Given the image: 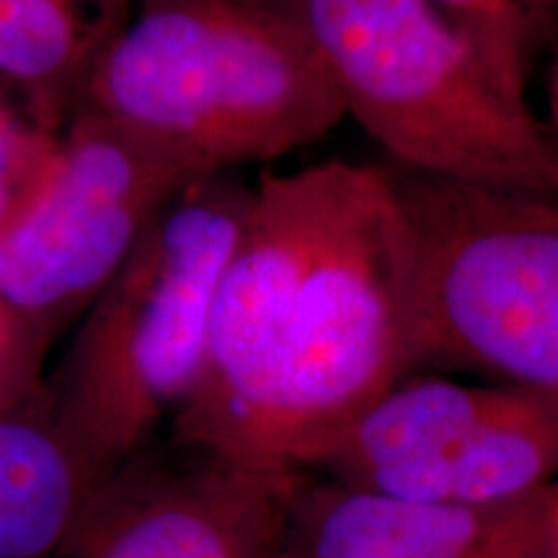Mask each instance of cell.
Masks as SVG:
<instances>
[{"mask_svg": "<svg viewBox=\"0 0 558 558\" xmlns=\"http://www.w3.org/2000/svg\"><path fill=\"white\" fill-rule=\"evenodd\" d=\"M47 349L0 295V414L47 403Z\"/></svg>", "mask_w": 558, "mask_h": 558, "instance_id": "14", "label": "cell"}, {"mask_svg": "<svg viewBox=\"0 0 558 558\" xmlns=\"http://www.w3.org/2000/svg\"><path fill=\"white\" fill-rule=\"evenodd\" d=\"M305 478L179 442L143 450L104 481L60 558H290Z\"/></svg>", "mask_w": 558, "mask_h": 558, "instance_id": "8", "label": "cell"}, {"mask_svg": "<svg viewBox=\"0 0 558 558\" xmlns=\"http://www.w3.org/2000/svg\"><path fill=\"white\" fill-rule=\"evenodd\" d=\"M393 169L558 192V150L429 0H279Z\"/></svg>", "mask_w": 558, "mask_h": 558, "instance_id": "4", "label": "cell"}, {"mask_svg": "<svg viewBox=\"0 0 558 558\" xmlns=\"http://www.w3.org/2000/svg\"><path fill=\"white\" fill-rule=\"evenodd\" d=\"M241 173L179 192L104 284L58 369L47 407L70 442L111 476L148 450L197 383L209 311L251 202Z\"/></svg>", "mask_w": 558, "mask_h": 558, "instance_id": "3", "label": "cell"}, {"mask_svg": "<svg viewBox=\"0 0 558 558\" xmlns=\"http://www.w3.org/2000/svg\"><path fill=\"white\" fill-rule=\"evenodd\" d=\"M135 0H0V83L50 132L78 114Z\"/></svg>", "mask_w": 558, "mask_h": 558, "instance_id": "10", "label": "cell"}, {"mask_svg": "<svg viewBox=\"0 0 558 558\" xmlns=\"http://www.w3.org/2000/svg\"><path fill=\"white\" fill-rule=\"evenodd\" d=\"M409 243L383 163L262 171L171 442L256 471H318L414 375Z\"/></svg>", "mask_w": 558, "mask_h": 558, "instance_id": "1", "label": "cell"}, {"mask_svg": "<svg viewBox=\"0 0 558 558\" xmlns=\"http://www.w3.org/2000/svg\"><path fill=\"white\" fill-rule=\"evenodd\" d=\"M58 140L60 132L45 130L16 104L0 99V233L37 194Z\"/></svg>", "mask_w": 558, "mask_h": 558, "instance_id": "13", "label": "cell"}, {"mask_svg": "<svg viewBox=\"0 0 558 558\" xmlns=\"http://www.w3.org/2000/svg\"><path fill=\"white\" fill-rule=\"evenodd\" d=\"M81 109L205 177L275 163L344 122L329 70L279 0H135Z\"/></svg>", "mask_w": 558, "mask_h": 558, "instance_id": "2", "label": "cell"}, {"mask_svg": "<svg viewBox=\"0 0 558 558\" xmlns=\"http://www.w3.org/2000/svg\"><path fill=\"white\" fill-rule=\"evenodd\" d=\"M318 471L401 499L535 497L558 478V393L414 373L357 418Z\"/></svg>", "mask_w": 558, "mask_h": 558, "instance_id": "7", "label": "cell"}, {"mask_svg": "<svg viewBox=\"0 0 558 558\" xmlns=\"http://www.w3.org/2000/svg\"><path fill=\"white\" fill-rule=\"evenodd\" d=\"M3 90H5V86H3V83H0V99H5V96H3Z\"/></svg>", "mask_w": 558, "mask_h": 558, "instance_id": "16", "label": "cell"}, {"mask_svg": "<svg viewBox=\"0 0 558 558\" xmlns=\"http://www.w3.org/2000/svg\"><path fill=\"white\" fill-rule=\"evenodd\" d=\"M205 173L81 109L45 181L0 233V295L52 352L163 207Z\"/></svg>", "mask_w": 558, "mask_h": 558, "instance_id": "6", "label": "cell"}, {"mask_svg": "<svg viewBox=\"0 0 558 558\" xmlns=\"http://www.w3.org/2000/svg\"><path fill=\"white\" fill-rule=\"evenodd\" d=\"M471 41L497 86L530 107V81L558 47V0H429Z\"/></svg>", "mask_w": 558, "mask_h": 558, "instance_id": "12", "label": "cell"}, {"mask_svg": "<svg viewBox=\"0 0 558 558\" xmlns=\"http://www.w3.org/2000/svg\"><path fill=\"white\" fill-rule=\"evenodd\" d=\"M554 509H556V527H558V486H554Z\"/></svg>", "mask_w": 558, "mask_h": 558, "instance_id": "15", "label": "cell"}, {"mask_svg": "<svg viewBox=\"0 0 558 558\" xmlns=\"http://www.w3.org/2000/svg\"><path fill=\"white\" fill-rule=\"evenodd\" d=\"M290 558H558L554 486L505 505H448L305 478Z\"/></svg>", "mask_w": 558, "mask_h": 558, "instance_id": "9", "label": "cell"}, {"mask_svg": "<svg viewBox=\"0 0 558 558\" xmlns=\"http://www.w3.org/2000/svg\"><path fill=\"white\" fill-rule=\"evenodd\" d=\"M107 478L47 403L0 414V558H60Z\"/></svg>", "mask_w": 558, "mask_h": 558, "instance_id": "11", "label": "cell"}, {"mask_svg": "<svg viewBox=\"0 0 558 558\" xmlns=\"http://www.w3.org/2000/svg\"><path fill=\"white\" fill-rule=\"evenodd\" d=\"M383 166L407 228L414 373L558 393V192Z\"/></svg>", "mask_w": 558, "mask_h": 558, "instance_id": "5", "label": "cell"}]
</instances>
